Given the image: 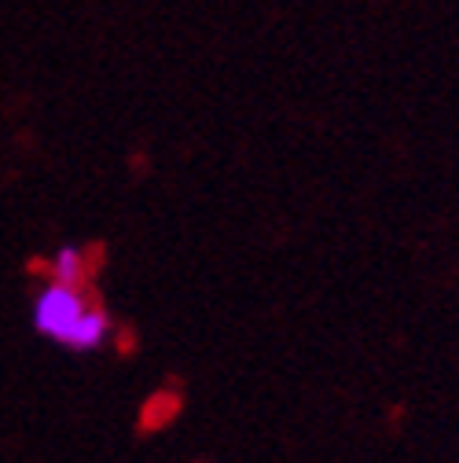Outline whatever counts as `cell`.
Segmentation results:
<instances>
[{
	"label": "cell",
	"instance_id": "1",
	"mask_svg": "<svg viewBox=\"0 0 459 463\" xmlns=\"http://www.w3.org/2000/svg\"><path fill=\"white\" fill-rule=\"evenodd\" d=\"M37 331L52 342L70 345V350H96L107 338V313L99 306H89L81 283H60L52 279L33 306Z\"/></svg>",
	"mask_w": 459,
	"mask_h": 463
},
{
	"label": "cell",
	"instance_id": "2",
	"mask_svg": "<svg viewBox=\"0 0 459 463\" xmlns=\"http://www.w3.org/2000/svg\"><path fill=\"white\" fill-rule=\"evenodd\" d=\"M173 412H181V397L177 393H155L147 404H144V416H140V427L144 430H155V427H165L173 420Z\"/></svg>",
	"mask_w": 459,
	"mask_h": 463
},
{
	"label": "cell",
	"instance_id": "3",
	"mask_svg": "<svg viewBox=\"0 0 459 463\" xmlns=\"http://www.w3.org/2000/svg\"><path fill=\"white\" fill-rule=\"evenodd\" d=\"M48 272H52V279H60V283H85V254L67 247V250H60L52 258Z\"/></svg>",
	"mask_w": 459,
	"mask_h": 463
}]
</instances>
